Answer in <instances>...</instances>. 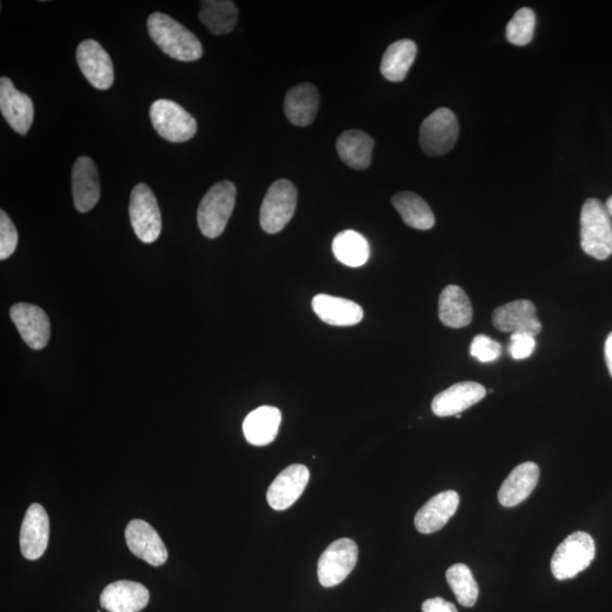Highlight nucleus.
<instances>
[{
  "label": "nucleus",
  "mask_w": 612,
  "mask_h": 612,
  "mask_svg": "<svg viewBox=\"0 0 612 612\" xmlns=\"http://www.w3.org/2000/svg\"><path fill=\"white\" fill-rule=\"evenodd\" d=\"M148 30L155 44L176 61L195 62L203 55L200 40L173 17L164 13L151 14Z\"/></svg>",
  "instance_id": "1"
},
{
  "label": "nucleus",
  "mask_w": 612,
  "mask_h": 612,
  "mask_svg": "<svg viewBox=\"0 0 612 612\" xmlns=\"http://www.w3.org/2000/svg\"><path fill=\"white\" fill-rule=\"evenodd\" d=\"M581 245L590 257L606 260L612 254V223L605 204L586 200L581 214Z\"/></svg>",
  "instance_id": "2"
},
{
  "label": "nucleus",
  "mask_w": 612,
  "mask_h": 612,
  "mask_svg": "<svg viewBox=\"0 0 612 612\" xmlns=\"http://www.w3.org/2000/svg\"><path fill=\"white\" fill-rule=\"evenodd\" d=\"M236 194V186L231 181H223L204 195L198 209V224L204 236L217 238L224 233L233 214Z\"/></svg>",
  "instance_id": "3"
},
{
  "label": "nucleus",
  "mask_w": 612,
  "mask_h": 612,
  "mask_svg": "<svg viewBox=\"0 0 612 612\" xmlns=\"http://www.w3.org/2000/svg\"><path fill=\"white\" fill-rule=\"evenodd\" d=\"M595 557V543L590 534L575 532L559 544L551 559V571L558 581L569 580L588 568Z\"/></svg>",
  "instance_id": "4"
},
{
  "label": "nucleus",
  "mask_w": 612,
  "mask_h": 612,
  "mask_svg": "<svg viewBox=\"0 0 612 612\" xmlns=\"http://www.w3.org/2000/svg\"><path fill=\"white\" fill-rule=\"evenodd\" d=\"M297 204V190L288 180H278L269 187L260 209V225L268 234L283 231L292 220Z\"/></svg>",
  "instance_id": "5"
},
{
  "label": "nucleus",
  "mask_w": 612,
  "mask_h": 612,
  "mask_svg": "<svg viewBox=\"0 0 612 612\" xmlns=\"http://www.w3.org/2000/svg\"><path fill=\"white\" fill-rule=\"evenodd\" d=\"M150 118L157 133L169 142L189 141L198 131L194 117L172 100L159 99L153 102Z\"/></svg>",
  "instance_id": "6"
},
{
  "label": "nucleus",
  "mask_w": 612,
  "mask_h": 612,
  "mask_svg": "<svg viewBox=\"0 0 612 612\" xmlns=\"http://www.w3.org/2000/svg\"><path fill=\"white\" fill-rule=\"evenodd\" d=\"M458 135L459 125L455 114L448 108H439L421 125V148L430 157L444 156L453 150Z\"/></svg>",
  "instance_id": "7"
},
{
  "label": "nucleus",
  "mask_w": 612,
  "mask_h": 612,
  "mask_svg": "<svg viewBox=\"0 0 612 612\" xmlns=\"http://www.w3.org/2000/svg\"><path fill=\"white\" fill-rule=\"evenodd\" d=\"M359 559V548L351 539H339L322 552L318 561V578L323 588H334L353 572Z\"/></svg>",
  "instance_id": "8"
},
{
  "label": "nucleus",
  "mask_w": 612,
  "mask_h": 612,
  "mask_svg": "<svg viewBox=\"0 0 612 612\" xmlns=\"http://www.w3.org/2000/svg\"><path fill=\"white\" fill-rule=\"evenodd\" d=\"M130 218L134 233L143 243L156 242L161 233V214L155 194L146 184L131 193Z\"/></svg>",
  "instance_id": "9"
},
{
  "label": "nucleus",
  "mask_w": 612,
  "mask_h": 612,
  "mask_svg": "<svg viewBox=\"0 0 612 612\" xmlns=\"http://www.w3.org/2000/svg\"><path fill=\"white\" fill-rule=\"evenodd\" d=\"M76 61L93 88L108 90L112 87L115 81L112 58L97 41H82L76 49Z\"/></svg>",
  "instance_id": "10"
},
{
  "label": "nucleus",
  "mask_w": 612,
  "mask_h": 612,
  "mask_svg": "<svg viewBox=\"0 0 612 612\" xmlns=\"http://www.w3.org/2000/svg\"><path fill=\"white\" fill-rule=\"evenodd\" d=\"M493 326L503 333L537 336L542 325L537 317V309L531 301L517 300L501 305L492 314Z\"/></svg>",
  "instance_id": "11"
},
{
  "label": "nucleus",
  "mask_w": 612,
  "mask_h": 612,
  "mask_svg": "<svg viewBox=\"0 0 612 612\" xmlns=\"http://www.w3.org/2000/svg\"><path fill=\"white\" fill-rule=\"evenodd\" d=\"M11 318L32 350H44L50 339V321L44 310L37 305L17 303L12 306Z\"/></svg>",
  "instance_id": "12"
},
{
  "label": "nucleus",
  "mask_w": 612,
  "mask_h": 612,
  "mask_svg": "<svg viewBox=\"0 0 612 612\" xmlns=\"http://www.w3.org/2000/svg\"><path fill=\"white\" fill-rule=\"evenodd\" d=\"M127 547L132 554L151 566L164 565L168 559L167 548L153 527L142 520H134L125 530Z\"/></svg>",
  "instance_id": "13"
},
{
  "label": "nucleus",
  "mask_w": 612,
  "mask_h": 612,
  "mask_svg": "<svg viewBox=\"0 0 612 612\" xmlns=\"http://www.w3.org/2000/svg\"><path fill=\"white\" fill-rule=\"evenodd\" d=\"M310 480L308 467L294 464L286 467L270 484L267 492L268 504L272 509L285 510L293 506L302 496Z\"/></svg>",
  "instance_id": "14"
},
{
  "label": "nucleus",
  "mask_w": 612,
  "mask_h": 612,
  "mask_svg": "<svg viewBox=\"0 0 612 612\" xmlns=\"http://www.w3.org/2000/svg\"><path fill=\"white\" fill-rule=\"evenodd\" d=\"M0 110L15 132L28 134L34 118L32 99L27 93L17 90L5 76L0 79Z\"/></svg>",
  "instance_id": "15"
},
{
  "label": "nucleus",
  "mask_w": 612,
  "mask_h": 612,
  "mask_svg": "<svg viewBox=\"0 0 612 612\" xmlns=\"http://www.w3.org/2000/svg\"><path fill=\"white\" fill-rule=\"evenodd\" d=\"M49 517L44 507L33 504L25 514L20 534L24 558L37 560L44 556L49 542Z\"/></svg>",
  "instance_id": "16"
},
{
  "label": "nucleus",
  "mask_w": 612,
  "mask_h": 612,
  "mask_svg": "<svg viewBox=\"0 0 612 612\" xmlns=\"http://www.w3.org/2000/svg\"><path fill=\"white\" fill-rule=\"evenodd\" d=\"M487 390L478 382L465 381L441 391L432 401V412L439 418L456 416L482 401Z\"/></svg>",
  "instance_id": "17"
},
{
  "label": "nucleus",
  "mask_w": 612,
  "mask_h": 612,
  "mask_svg": "<svg viewBox=\"0 0 612 612\" xmlns=\"http://www.w3.org/2000/svg\"><path fill=\"white\" fill-rule=\"evenodd\" d=\"M72 191L76 210L85 214L96 207L100 199V180L91 158L76 159L72 169Z\"/></svg>",
  "instance_id": "18"
},
{
  "label": "nucleus",
  "mask_w": 612,
  "mask_h": 612,
  "mask_svg": "<svg viewBox=\"0 0 612 612\" xmlns=\"http://www.w3.org/2000/svg\"><path fill=\"white\" fill-rule=\"evenodd\" d=\"M150 593L146 586L132 581H118L106 586L100 605L109 612H139L148 606Z\"/></svg>",
  "instance_id": "19"
},
{
  "label": "nucleus",
  "mask_w": 612,
  "mask_h": 612,
  "mask_svg": "<svg viewBox=\"0 0 612 612\" xmlns=\"http://www.w3.org/2000/svg\"><path fill=\"white\" fill-rule=\"evenodd\" d=\"M459 495L448 490L432 497L416 514L414 524L422 534L438 532L452 518L459 506Z\"/></svg>",
  "instance_id": "20"
},
{
  "label": "nucleus",
  "mask_w": 612,
  "mask_h": 612,
  "mask_svg": "<svg viewBox=\"0 0 612 612\" xmlns=\"http://www.w3.org/2000/svg\"><path fill=\"white\" fill-rule=\"evenodd\" d=\"M312 309L321 321L336 327L355 326L362 321L364 316L359 304L327 294L314 296Z\"/></svg>",
  "instance_id": "21"
},
{
  "label": "nucleus",
  "mask_w": 612,
  "mask_h": 612,
  "mask_svg": "<svg viewBox=\"0 0 612 612\" xmlns=\"http://www.w3.org/2000/svg\"><path fill=\"white\" fill-rule=\"evenodd\" d=\"M320 106V95L311 83L295 85L286 93L285 115L293 125L309 126L316 119Z\"/></svg>",
  "instance_id": "22"
},
{
  "label": "nucleus",
  "mask_w": 612,
  "mask_h": 612,
  "mask_svg": "<svg viewBox=\"0 0 612 612\" xmlns=\"http://www.w3.org/2000/svg\"><path fill=\"white\" fill-rule=\"evenodd\" d=\"M540 478L539 466L532 462L518 465L507 476L498 492L499 503L504 507H515L531 496Z\"/></svg>",
  "instance_id": "23"
},
{
  "label": "nucleus",
  "mask_w": 612,
  "mask_h": 612,
  "mask_svg": "<svg viewBox=\"0 0 612 612\" xmlns=\"http://www.w3.org/2000/svg\"><path fill=\"white\" fill-rule=\"evenodd\" d=\"M282 412L274 406H261L246 416L243 423L245 439L253 446L270 445L278 435Z\"/></svg>",
  "instance_id": "24"
},
{
  "label": "nucleus",
  "mask_w": 612,
  "mask_h": 612,
  "mask_svg": "<svg viewBox=\"0 0 612 612\" xmlns=\"http://www.w3.org/2000/svg\"><path fill=\"white\" fill-rule=\"evenodd\" d=\"M439 318L449 328L469 326L473 320V309L469 296L464 289L449 285L439 297Z\"/></svg>",
  "instance_id": "25"
},
{
  "label": "nucleus",
  "mask_w": 612,
  "mask_h": 612,
  "mask_svg": "<svg viewBox=\"0 0 612 612\" xmlns=\"http://www.w3.org/2000/svg\"><path fill=\"white\" fill-rule=\"evenodd\" d=\"M374 141L368 133L360 130H348L340 134L336 149L340 159L355 170L370 167Z\"/></svg>",
  "instance_id": "26"
},
{
  "label": "nucleus",
  "mask_w": 612,
  "mask_h": 612,
  "mask_svg": "<svg viewBox=\"0 0 612 612\" xmlns=\"http://www.w3.org/2000/svg\"><path fill=\"white\" fill-rule=\"evenodd\" d=\"M418 54L415 42L408 39L398 40L390 45L382 57L380 70L390 82H402Z\"/></svg>",
  "instance_id": "27"
},
{
  "label": "nucleus",
  "mask_w": 612,
  "mask_h": 612,
  "mask_svg": "<svg viewBox=\"0 0 612 612\" xmlns=\"http://www.w3.org/2000/svg\"><path fill=\"white\" fill-rule=\"evenodd\" d=\"M391 201L406 225L420 231H428L435 226L436 219L429 204L418 194L401 192L394 195Z\"/></svg>",
  "instance_id": "28"
},
{
  "label": "nucleus",
  "mask_w": 612,
  "mask_h": 612,
  "mask_svg": "<svg viewBox=\"0 0 612 612\" xmlns=\"http://www.w3.org/2000/svg\"><path fill=\"white\" fill-rule=\"evenodd\" d=\"M199 17L215 36L232 32L238 19L236 5L229 0H207L201 2Z\"/></svg>",
  "instance_id": "29"
},
{
  "label": "nucleus",
  "mask_w": 612,
  "mask_h": 612,
  "mask_svg": "<svg viewBox=\"0 0 612 612\" xmlns=\"http://www.w3.org/2000/svg\"><path fill=\"white\" fill-rule=\"evenodd\" d=\"M335 258L343 265L351 268H360L370 258V245L360 233L344 231L339 233L333 241Z\"/></svg>",
  "instance_id": "30"
},
{
  "label": "nucleus",
  "mask_w": 612,
  "mask_h": 612,
  "mask_svg": "<svg viewBox=\"0 0 612 612\" xmlns=\"http://www.w3.org/2000/svg\"><path fill=\"white\" fill-rule=\"evenodd\" d=\"M446 578L459 605L473 607L479 598V585L474 580L471 569L464 564H456L448 569Z\"/></svg>",
  "instance_id": "31"
},
{
  "label": "nucleus",
  "mask_w": 612,
  "mask_h": 612,
  "mask_svg": "<svg viewBox=\"0 0 612 612\" xmlns=\"http://www.w3.org/2000/svg\"><path fill=\"white\" fill-rule=\"evenodd\" d=\"M535 23H537V17L531 8H521L507 25V40L515 46L529 45L534 36Z\"/></svg>",
  "instance_id": "32"
},
{
  "label": "nucleus",
  "mask_w": 612,
  "mask_h": 612,
  "mask_svg": "<svg viewBox=\"0 0 612 612\" xmlns=\"http://www.w3.org/2000/svg\"><path fill=\"white\" fill-rule=\"evenodd\" d=\"M19 234L10 217L0 211V260H6L15 252Z\"/></svg>",
  "instance_id": "33"
},
{
  "label": "nucleus",
  "mask_w": 612,
  "mask_h": 612,
  "mask_svg": "<svg viewBox=\"0 0 612 612\" xmlns=\"http://www.w3.org/2000/svg\"><path fill=\"white\" fill-rule=\"evenodd\" d=\"M470 353L481 363L495 362L501 355V345L486 335H479L473 339Z\"/></svg>",
  "instance_id": "34"
},
{
  "label": "nucleus",
  "mask_w": 612,
  "mask_h": 612,
  "mask_svg": "<svg viewBox=\"0 0 612 612\" xmlns=\"http://www.w3.org/2000/svg\"><path fill=\"white\" fill-rule=\"evenodd\" d=\"M537 346L535 337L525 334H512L508 352L514 360H525L533 354Z\"/></svg>",
  "instance_id": "35"
},
{
  "label": "nucleus",
  "mask_w": 612,
  "mask_h": 612,
  "mask_svg": "<svg viewBox=\"0 0 612 612\" xmlns=\"http://www.w3.org/2000/svg\"><path fill=\"white\" fill-rule=\"evenodd\" d=\"M423 612H458L457 608L442 598H432L423 602Z\"/></svg>",
  "instance_id": "36"
},
{
  "label": "nucleus",
  "mask_w": 612,
  "mask_h": 612,
  "mask_svg": "<svg viewBox=\"0 0 612 612\" xmlns=\"http://www.w3.org/2000/svg\"><path fill=\"white\" fill-rule=\"evenodd\" d=\"M606 363L612 378V333L608 336L605 345Z\"/></svg>",
  "instance_id": "37"
},
{
  "label": "nucleus",
  "mask_w": 612,
  "mask_h": 612,
  "mask_svg": "<svg viewBox=\"0 0 612 612\" xmlns=\"http://www.w3.org/2000/svg\"><path fill=\"white\" fill-rule=\"evenodd\" d=\"M606 209L608 211L609 216L612 218V195L606 203Z\"/></svg>",
  "instance_id": "38"
},
{
  "label": "nucleus",
  "mask_w": 612,
  "mask_h": 612,
  "mask_svg": "<svg viewBox=\"0 0 612 612\" xmlns=\"http://www.w3.org/2000/svg\"><path fill=\"white\" fill-rule=\"evenodd\" d=\"M461 418H462V415H461V414H457V415H456V419H461Z\"/></svg>",
  "instance_id": "39"
},
{
  "label": "nucleus",
  "mask_w": 612,
  "mask_h": 612,
  "mask_svg": "<svg viewBox=\"0 0 612 612\" xmlns=\"http://www.w3.org/2000/svg\"><path fill=\"white\" fill-rule=\"evenodd\" d=\"M97 612H101L100 610H98Z\"/></svg>",
  "instance_id": "40"
}]
</instances>
